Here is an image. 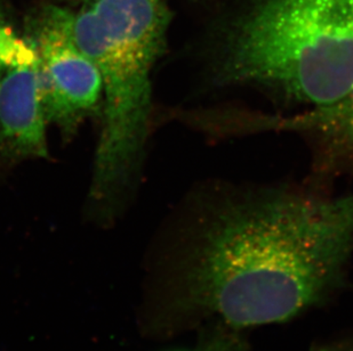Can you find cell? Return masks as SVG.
I'll use <instances>...</instances> for the list:
<instances>
[{
    "instance_id": "cell-1",
    "label": "cell",
    "mask_w": 353,
    "mask_h": 351,
    "mask_svg": "<svg viewBox=\"0 0 353 351\" xmlns=\"http://www.w3.org/2000/svg\"><path fill=\"white\" fill-rule=\"evenodd\" d=\"M201 210L190 297L232 330L307 312L340 284L352 257L353 193L236 189L212 198Z\"/></svg>"
},
{
    "instance_id": "cell-2",
    "label": "cell",
    "mask_w": 353,
    "mask_h": 351,
    "mask_svg": "<svg viewBox=\"0 0 353 351\" xmlns=\"http://www.w3.org/2000/svg\"><path fill=\"white\" fill-rule=\"evenodd\" d=\"M205 63L217 88H255L304 109L334 103L353 86V0H259Z\"/></svg>"
},
{
    "instance_id": "cell-3",
    "label": "cell",
    "mask_w": 353,
    "mask_h": 351,
    "mask_svg": "<svg viewBox=\"0 0 353 351\" xmlns=\"http://www.w3.org/2000/svg\"><path fill=\"white\" fill-rule=\"evenodd\" d=\"M68 27L102 80L103 123L90 196L116 199L140 166L151 109V72L166 47V0H85L65 7Z\"/></svg>"
},
{
    "instance_id": "cell-4",
    "label": "cell",
    "mask_w": 353,
    "mask_h": 351,
    "mask_svg": "<svg viewBox=\"0 0 353 351\" xmlns=\"http://www.w3.org/2000/svg\"><path fill=\"white\" fill-rule=\"evenodd\" d=\"M24 38L37 55L47 123L70 136L102 100L100 72L71 36L65 7H41L29 20Z\"/></svg>"
},
{
    "instance_id": "cell-5",
    "label": "cell",
    "mask_w": 353,
    "mask_h": 351,
    "mask_svg": "<svg viewBox=\"0 0 353 351\" xmlns=\"http://www.w3.org/2000/svg\"><path fill=\"white\" fill-rule=\"evenodd\" d=\"M239 127L243 134L279 131L300 135L309 140L318 175L323 178L353 177V86L334 103L288 116L243 113Z\"/></svg>"
},
{
    "instance_id": "cell-6",
    "label": "cell",
    "mask_w": 353,
    "mask_h": 351,
    "mask_svg": "<svg viewBox=\"0 0 353 351\" xmlns=\"http://www.w3.org/2000/svg\"><path fill=\"white\" fill-rule=\"evenodd\" d=\"M47 120L34 47L0 74V142L17 156L47 158Z\"/></svg>"
},
{
    "instance_id": "cell-7",
    "label": "cell",
    "mask_w": 353,
    "mask_h": 351,
    "mask_svg": "<svg viewBox=\"0 0 353 351\" xmlns=\"http://www.w3.org/2000/svg\"><path fill=\"white\" fill-rule=\"evenodd\" d=\"M30 48L29 41L17 36L10 27L0 1V74L5 67L19 60Z\"/></svg>"
},
{
    "instance_id": "cell-8",
    "label": "cell",
    "mask_w": 353,
    "mask_h": 351,
    "mask_svg": "<svg viewBox=\"0 0 353 351\" xmlns=\"http://www.w3.org/2000/svg\"><path fill=\"white\" fill-rule=\"evenodd\" d=\"M80 1H85V0H80Z\"/></svg>"
}]
</instances>
